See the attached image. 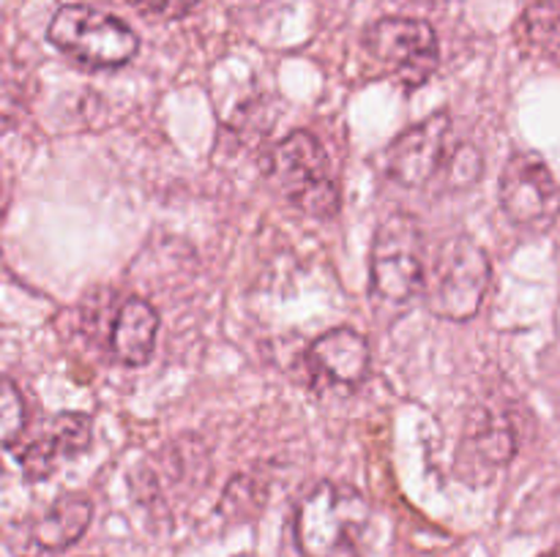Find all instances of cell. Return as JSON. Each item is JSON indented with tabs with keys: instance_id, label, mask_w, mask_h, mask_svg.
<instances>
[{
	"instance_id": "13",
	"label": "cell",
	"mask_w": 560,
	"mask_h": 557,
	"mask_svg": "<svg viewBox=\"0 0 560 557\" xmlns=\"http://www.w3.org/2000/svg\"><path fill=\"white\" fill-rule=\"evenodd\" d=\"M93 517V506L85 495H66L52 502L47 513L33 524V541L42 549H66L77 544L88 530Z\"/></svg>"
},
{
	"instance_id": "6",
	"label": "cell",
	"mask_w": 560,
	"mask_h": 557,
	"mask_svg": "<svg viewBox=\"0 0 560 557\" xmlns=\"http://www.w3.org/2000/svg\"><path fill=\"white\" fill-rule=\"evenodd\" d=\"M501 208L517 227L541 229L550 227L560 213V186L536 153H514L501 175Z\"/></svg>"
},
{
	"instance_id": "5",
	"label": "cell",
	"mask_w": 560,
	"mask_h": 557,
	"mask_svg": "<svg viewBox=\"0 0 560 557\" xmlns=\"http://www.w3.org/2000/svg\"><path fill=\"white\" fill-rule=\"evenodd\" d=\"M424 238L408 213L383 218L372 240V293L386 304H408L424 282Z\"/></svg>"
},
{
	"instance_id": "1",
	"label": "cell",
	"mask_w": 560,
	"mask_h": 557,
	"mask_svg": "<svg viewBox=\"0 0 560 557\" xmlns=\"http://www.w3.org/2000/svg\"><path fill=\"white\" fill-rule=\"evenodd\" d=\"M372 508L355 486L323 481L295 508V544L304 557H364Z\"/></svg>"
},
{
	"instance_id": "17",
	"label": "cell",
	"mask_w": 560,
	"mask_h": 557,
	"mask_svg": "<svg viewBox=\"0 0 560 557\" xmlns=\"http://www.w3.org/2000/svg\"><path fill=\"white\" fill-rule=\"evenodd\" d=\"M135 11L145 16H156V20H180L189 14L200 0H126Z\"/></svg>"
},
{
	"instance_id": "8",
	"label": "cell",
	"mask_w": 560,
	"mask_h": 557,
	"mask_svg": "<svg viewBox=\"0 0 560 557\" xmlns=\"http://www.w3.org/2000/svg\"><path fill=\"white\" fill-rule=\"evenodd\" d=\"M446 112H438L424 118L421 123L405 129L388 147V175L394 183L421 189L438 175L441 164L446 162V140H448Z\"/></svg>"
},
{
	"instance_id": "9",
	"label": "cell",
	"mask_w": 560,
	"mask_h": 557,
	"mask_svg": "<svg viewBox=\"0 0 560 557\" xmlns=\"http://www.w3.org/2000/svg\"><path fill=\"white\" fill-rule=\"evenodd\" d=\"M91 418L82 413H63L49 420L42 437L22 448L20 467L27 481H47L60 462L74 459L91 448Z\"/></svg>"
},
{
	"instance_id": "14",
	"label": "cell",
	"mask_w": 560,
	"mask_h": 557,
	"mask_svg": "<svg viewBox=\"0 0 560 557\" xmlns=\"http://www.w3.org/2000/svg\"><path fill=\"white\" fill-rule=\"evenodd\" d=\"M262 500H266V489H260V484L252 475H238L224 489L222 513H228L230 519L252 517Z\"/></svg>"
},
{
	"instance_id": "18",
	"label": "cell",
	"mask_w": 560,
	"mask_h": 557,
	"mask_svg": "<svg viewBox=\"0 0 560 557\" xmlns=\"http://www.w3.org/2000/svg\"><path fill=\"white\" fill-rule=\"evenodd\" d=\"M541 557H560V549H556V552H547V555H541Z\"/></svg>"
},
{
	"instance_id": "16",
	"label": "cell",
	"mask_w": 560,
	"mask_h": 557,
	"mask_svg": "<svg viewBox=\"0 0 560 557\" xmlns=\"http://www.w3.org/2000/svg\"><path fill=\"white\" fill-rule=\"evenodd\" d=\"M481 169H485V158H481V151L476 145H459L454 151V156L448 158L446 180L454 189H468L476 180L481 178Z\"/></svg>"
},
{
	"instance_id": "11",
	"label": "cell",
	"mask_w": 560,
	"mask_h": 557,
	"mask_svg": "<svg viewBox=\"0 0 560 557\" xmlns=\"http://www.w3.org/2000/svg\"><path fill=\"white\" fill-rule=\"evenodd\" d=\"M517 453V431L498 410H474L463 440V462L470 473H495Z\"/></svg>"
},
{
	"instance_id": "4",
	"label": "cell",
	"mask_w": 560,
	"mask_h": 557,
	"mask_svg": "<svg viewBox=\"0 0 560 557\" xmlns=\"http://www.w3.org/2000/svg\"><path fill=\"white\" fill-rule=\"evenodd\" d=\"M268 175L273 186L315 218H331L339 211V189L331 178L328 156L310 131H290L271 151Z\"/></svg>"
},
{
	"instance_id": "7",
	"label": "cell",
	"mask_w": 560,
	"mask_h": 557,
	"mask_svg": "<svg viewBox=\"0 0 560 557\" xmlns=\"http://www.w3.org/2000/svg\"><path fill=\"white\" fill-rule=\"evenodd\" d=\"M366 49L381 63L392 66L399 80L408 85H424L438 69V36L435 27L424 20L410 16H383L366 31Z\"/></svg>"
},
{
	"instance_id": "15",
	"label": "cell",
	"mask_w": 560,
	"mask_h": 557,
	"mask_svg": "<svg viewBox=\"0 0 560 557\" xmlns=\"http://www.w3.org/2000/svg\"><path fill=\"white\" fill-rule=\"evenodd\" d=\"M25 402L11 380L0 375V446H11L25 429Z\"/></svg>"
},
{
	"instance_id": "2",
	"label": "cell",
	"mask_w": 560,
	"mask_h": 557,
	"mask_svg": "<svg viewBox=\"0 0 560 557\" xmlns=\"http://www.w3.org/2000/svg\"><path fill=\"white\" fill-rule=\"evenodd\" d=\"M490 287V260L485 249L465 235L448 238L438 249L435 260L424 268L421 295L427 309L443 320L465 322L481 309Z\"/></svg>"
},
{
	"instance_id": "3",
	"label": "cell",
	"mask_w": 560,
	"mask_h": 557,
	"mask_svg": "<svg viewBox=\"0 0 560 557\" xmlns=\"http://www.w3.org/2000/svg\"><path fill=\"white\" fill-rule=\"evenodd\" d=\"M47 38L85 69H118L140 49V38L124 20L82 3L60 5L49 20Z\"/></svg>"
},
{
	"instance_id": "12",
	"label": "cell",
	"mask_w": 560,
	"mask_h": 557,
	"mask_svg": "<svg viewBox=\"0 0 560 557\" xmlns=\"http://www.w3.org/2000/svg\"><path fill=\"white\" fill-rule=\"evenodd\" d=\"M159 333V315L148 300L126 298L113 320V353L120 364L142 366L153 355Z\"/></svg>"
},
{
	"instance_id": "10",
	"label": "cell",
	"mask_w": 560,
	"mask_h": 557,
	"mask_svg": "<svg viewBox=\"0 0 560 557\" xmlns=\"http://www.w3.org/2000/svg\"><path fill=\"white\" fill-rule=\"evenodd\" d=\"M310 369L328 386L355 388L370 371V344L353 328H331L310 347Z\"/></svg>"
}]
</instances>
